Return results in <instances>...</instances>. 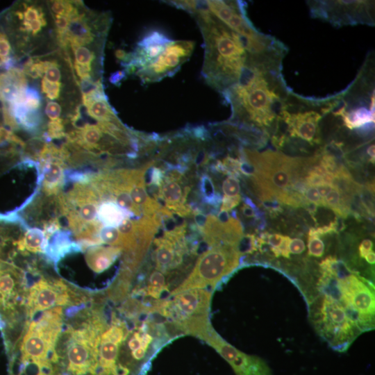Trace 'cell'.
I'll return each mask as SVG.
<instances>
[{
	"mask_svg": "<svg viewBox=\"0 0 375 375\" xmlns=\"http://www.w3.org/2000/svg\"><path fill=\"white\" fill-rule=\"evenodd\" d=\"M287 47L249 53L240 80L222 95L230 105L226 122L238 131L266 141L272 133L281 105L290 92L282 74Z\"/></svg>",
	"mask_w": 375,
	"mask_h": 375,
	"instance_id": "1",
	"label": "cell"
},
{
	"mask_svg": "<svg viewBox=\"0 0 375 375\" xmlns=\"http://www.w3.org/2000/svg\"><path fill=\"white\" fill-rule=\"evenodd\" d=\"M165 2L185 10L196 21L203 40L202 76L222 94L238 82L246 68L249 55L246 41L212 15L203 1Z\"/></svg>",
	"mask_w": 375,
	"mask_h": 375,
	"instance_id": "2",
	"label": "cell"
},
{
	"mask_svg": "<svg viewBox=\"0 0 375 375\" xmlns=\"http://www.w3.org/2000/svg\"><path fill=\"white\" fill-rule=\"evenodd\" d=\"M317 283L319 295L342 303L350 312L362 333L374 328V285L351 269L343 260L327 256L319 264Z\"/></svg>",
	"mask_w": 375,
	"mask_h": 375,
	"instance_id": "3",
	"label": "cell"
},
{
	"mask_svg": "<svg viewBox=\"0 0 375 375\" xmlns=\"http://www.w3.org/2000/svg\"><path fill=\"white\" fill-rule=\"evenodd\" d=\"M340 97V92L326 98L305 97L290 90L278 114L272 144L282 149L291 139L311 146L320 144V122L339 104Z\"/></svg>",
	"mask_w": 375,
	"mask_h": 375,
	"instance_id": "4",
	"label": "cell"
},
{
	"mask_svg": "<svg viewBox=\"0 0 375 375\" xmlns=\"http://www.w3.org/2000/svg\"><path fill=\"white\" fill-rule=\"evenodd\" d=\"M246 160L253 166V181L262 201L279 199L287 193L293 183L307 172L316 161L315 157L309 158H292L281 152L267 150L258 152L243 148Z\"/></svg>",
	"mask_w": 375,
	"mask_h": 375,
	"instance_id": "5",
	"label": "cell"
},
{
	"mask_svg": "<svg viewBox=\"0 0 375 375\" xmlns=\"http://www.w3.org/2000/svg\"><path fill=\"white\" fill-rule=\"evenodd\" d=\"M43 4L30 1H16L0 12V23L11 43L17 64L42 45L47 36V12Z\"/></svg>",
	"mask_w": 375,
	"mask_h": 375,
	"instance_id": "6",
	"label": "cell"
},
{
	"mask_svg": "<svg viewBox=\"0 0 375 375\" xmlns=\"http://www.w3.org/2000/svg\"><path fill=\"white\" fill-rule=\"evenodd\" d=\"M213 291L194 288L172 295L164 300L160 314L181 335H192L202 340L213 328L210 321Z\"/></svg>",
	"mask_w": 375,
	"mask_h": 375,
	"instance_id": "7",
	"label": "cell"
},
{
	"mask_svg": "<svg viewBox=\"0 0 375 375\" xmlns=\"http://www.w3.org/2000/svg\"><path fill=\"white\" fill-rule=\"evenodd\" d=\"M309 306V317L317 333L333 350L346 351L362 333L342 303L317 294Z\"/></svg>",
	"mask_w": 375,
	"mask_h": 375,
	"instance_id": "8",
	"label": "cell"
},
{
	"mask_svg": "<svg viewBox=\"0 0 375 375\" xmlns=\"http://www.w3.org/2000/svg\"><path fill=\"white\" fill-rule=\"evenodd\" d=\"M239 245L218 244L207 248L196 260L193 268L170 296L194 288L214 290L240 265Z\"/></svg>",
	"mask_w": 375,
	"mask_h": 375,
	"instance_id": "9",
	"label": "cell"
},
{
	"mask_svg": "<svg viewBox=\"0 0 375 375\" xmlns=\"http://www.w3.org/2000/svg\"><path fill=\"white\" fill-rule=\"evenodd\" d=\"M203 3L212 15L244 39L249 53H263L283 44L275 38L265 35L256 28L247 16L244 1L208 0L203 1Z\"/></svg>",
	"mask_w": 375,
	"mask_h": 375,
	"instance_id": "10",
	"label": "cell"
},
{
	"mask_svg": "<svg viewBox=\"0 0 375 375\" xmlns=\"http://www.w3.org/2000/svg\"><path fill=\"white\" fill-rule=\"evenodd\" d=\"M307 4L312 17L334 26L374 25V1H308Z\"/></svg>",
	"mask_w": 375,
	"mask_h": 375,
	"instance_id": "11",
	"label": "cell"
},
{
	"mask_svg": "<svg viewBox=\"0 0 375 375\" xmlns=\"http://www.w3.org/2000/svg\"><path fill=\"white\" fill-rule=\"evenodd\" d=\"M194 42L171 40L158 59L136 75L144 84L160 81L174 75L191 57Z\"/></svg>",
	"mask_w": 375,
	"mask_h": 375,
	"instance_id": "12",
	"label": "cell"
},
{
	"mask_svg": "<svg viewBox=\"0 0 375 375\" xmlns=\"http://www.w3.org/2000/svg\"><path fill=\"white\" fill-rule=\"evenodd\" d=\"M212 347L232 367L235 375H272L267 362L245 353L224 340L214 328L203 340Z\"/></svg>",
	"mask_w": 375,
	"mask_h": 375,
	"instance_id": "13",
	"label": "cell"
},
{
	"mask_svg": "<svg viewBox=\"0 0 375 375\" xmlns=\"http://www.w3.org/2000/svg\"><path fill=\"white\" fill-rule=\"evenodd\" d=\"M69 231H58L48 240L44 253L47 258L56 264L65 255L81 250L78 243L72 242Z\"/></svg>",
	"mask_w": 375,
	"mask_h": 375,
	"instance_id": "14",
	"label": "cell"
},
{
	"mask_svg": "<svg viewBox=\"0 0 375 375\" xmlns=\"http://www.w3.org/2000/svg\"><path fill=\"white\" fill-rule=\"evenodd\" d=\"M122 253L119 247L94 246L88 249L85 259L94 272L101 273L108 269Z\"/></svg>",
	"mask_w": 375,
	"mask_h": 375,
	"instance_id": "15",
	"label": "cell"
},
{
	"mask_svg": "<svg viewBox=\"0 0 375 375\" xmlns=\"http://www.w3.org/2000/svg\"><path fill=\"white\" fill-rule=\"evenodd\" d=\"M97 219L105 226L116 227L126 217L133 215L112 201H103L99 205Z\"/></svg>",
	"mask_w": 375,
	"mask_h": 375,
	"instance_id": "16",
	"label": "cell"
},
{
	"mask_svg": "<svg viewBox=\"0 0 375 375\" xmlns=\"http://www.w3.org/2000/svg\"><path fill=\"white\" fill-rule=\"evenodd\" d=\"M48 240L44 231L38 228H26L22 237L17 240V249L20 252L44 253Z\"/></svg>",
	"mask_w": 375,
	"mask_h": 375,
	"instance_id": "17",
	"label": "cell"
},
{
	"mask_svg": "<svg viewBox=\"0 0 375 375\" xmlns=\"http://www.w3.org/2000/svg\"><path fill=\"white\" fill-rule=\"evenodd\" d=\"M99 238L102 243L122 249V236L116 227H102L99 233Z\"/></svg>",
	"mask_w": 375,
	"mask_h": 375,
	"instance_id": "18",
	"label": "cell"
},
{
	"mask_svg": "<svg viewBox=\"0 0 375 375\" xmlns=\"http://www.w3.org/2000/svg\"><path fill=\"white\" fill-rule=\"evenodd\" d=\"M308 253L314 257H322L324 253V244L320 238L317 235L311 228L308 233Z\"/></svg>",
	"mask_w": 375,
	"mask_h": 375,
	"instance_id": "19",
	"label": "cell"
},
{
	"mask_svg": "<svg viewBox=\"0 0 375 375\" xmlns=\"http://www.w3.org/2000/svg\"><path fill=\"white\" fill-rule=\"evenodd\" d=\"M44 111L49 121L62 119L66 122L62 115L64 114L63 107L60 103L47 101Z\"/></svg>",
	"mask_w": 375,
	"mask_h": 375,
	"instance_id": "20",
	"label": "cell"
},
{
	"mask_svg": "<svg viewBox=\"0 0 375 375\" xmlns=\"http://www.w3.org/2000/svg\"><path fill=\"white\" fill-rule=\"evenodd\" d=\"M224 196L235 197L240 194V186L237 177L228 176L222 183Z\"/></svg>",
	"mask_w": 375,
	"mask_h": 375,
	"instance_id": "21",
	"label": "cell"
},
{
	"mask_svg": "<svg viewBox=\"0 0 375 375\" xmlns=\"http://www.w3.org/2000/svg\"><path fill=\"white\" fill-rule=\"evenodd\" d=\"M303 195L308 202L312 203L317 206H323V199L321 198L316 187L308 186Z\"/></svg>",
	"mask_w": 375,
	"mask_h": 375,
	"instance_id": "22",
	"label": "cell"
},
{
	"mask_svg": "<svg viewBox=\"0 0 375 375\" xmlns=\"http://www.w3.org/2000/svg\"><path fill=\"white\" fill-rule=\"evenodd\" d=\"M241 201L240 195L235 197L224 196L222 200V206L220 211L228 212L235 206H237Z\"/></svg>",
	"mask_w": 375,
	"mask_h": 375,
	"instance_id": "23",
	"label": "cell"
},
{
	"mask_svg": "<svg viewBox=\"0 0 375 375\" xmlns=\"http://www.w3.org/2000/svg\"><path fill=\"white\" fill-rule=\"evenodd\" d=\"M289 249L290 253L293 254H301L306 249L305 243L300 238H294L290 241Z\"/></svg>",
	"mask_w": 375,
	"mask_h": 375,
	"instance_id": "24",
	"label": "cell"
},
{
	"mask_svg": "<svg viewBox=\"0 0 375 375\" xmlns=\"http://www.w3.org/2000/svg\"><path fill=\"white\" fill-rule=\"evenodd\" d=\"M281 203L276 199H271L262 201L263 206L269 211L271 214H278L282 211Z\"/></svg>",
	"mask_w": 375,
	"mask_h": 375,
	"instance_id": "25",
	"label": "cell"
},
{
	"mask_svg": "<svg viewBox=\"0 0 375 375\" xmlns=\"http://www.w3.org/2000/svg\"><path fill=\"white\" fill-rule=\"evenodd\" d=\"M373 242L371 240L365 239L362 241L359 246V255L365 258L366 255L372 251Z\"/></svg>",
	"mask_w": 375,
	"mask_h": 375,
	"instance_id": "26",
	"label": "cell"
},
{
	"mask_svg": "<svg viewBox=\"0 0 375 375\" xmlns=\"http://www.w3.org/2000/svg\"><path fill=\"white\" fill-rule=\"evenodd\" d=\"M291 238L289 236H283V241L278 247L280 255L285 258H290V243Z\"/></svg>",
	"mask_w": 375,
	"mask_h": 375,
	"instance_id": "27",
	"label": "cell"
},
{
	"mask_svg": "<svg viewBox=\"0 0 375 375\" xmlns=\"http://www.w3.org/2000/svg\"><path fill=\"white\" fill-rule=\"evenodd\" d=\"M304 178L308 186L317 187L324 183L322 177L311 173H308Z\"/></svg>",
	"mask_w": 375,
	"mask_h": 375,
	"instance_id": "28",
	"label": "cell"
},
{
	"mask_svg": "<svg viewBox=\"0 0 375 375\" xmlns=\"http://www.w3.org/2000/svg\"><path fill=\"white\" fill-rule=\"evenodd\" d=\"M316 188L317 189L321 198L323 199L333 188V187L332 185L323 183L317 186Z\"/></svg>",
	"mask_w": 375,
	"mask_h": 375,
	"instance_id": "29",
	"label": "cell"
},
{
	"mask_svg": "<svg viewBox=\"0 0 375 375\" xmlns=\"http://www.w3.org/2000/svg\"><path fill=\"white\" fill-rule=\"evenodd\" d=\"M242 211L244 215L247 217H256L258 215L256 208L251 207L246 203L243 204L242 207Z\"/></svg>",
	"mask_w": 375,
	"mask_h": 375,
	"instance_id": "30",
	"label": "cell"
},
{
	"mask_svg": "<svg viewBox=\"0 0 375 375\" xmlns=\"http://www.w3.org/2000/svg\"><path fill=\"white\" fill-rule=\"evenodd\" d=\"M2 126L9 128L7 126L6 123L5 117H4V112H3V104L0 101V127H2Z\"/></svg>",
	"mask_w": 375,
	"mask_h": 375,
	"instance_id": "31",
	"label": "cell"
},
{
	"mask_svg": "<svg viewBox=\"0 0 375 375\" xmlns=\"http://www.w3.org/2000/svg\"><path fill=\"white\" fill-rule=\"evenodd\" d=\"M365 260L370 265H374L375 262V254L374 252L372 251L370 253H369L367 255L365 256L364 258Z\"/></svg>",
	"mask_w": 375,
	"mask_h": 375,
	"instance_id": "32",
	"label": "cell"
},
{
	"mask_svg": "<svg viewBox=\"0 0 375 375\" xmlns=\"http://www.w3.org/2000/svg\"><path fill=\"white\" fill-rule=\"evenodd\" d=\"M104 301H105V300H104ZM93 302H94V303H100V302H106V301H93ZM83 306V305H81V306ZM78 307H80V306H78ZM78 307H77V306H75V307L70 308L68 309V310L67 311V313L69 312V311H71L72 310H73V309H74V308H78Z\"/></svg>",
	"mask_w": 375,
	"mask_h": 375,
	"instance_id": "33",
	"label": "cell"
}]
</instances>
